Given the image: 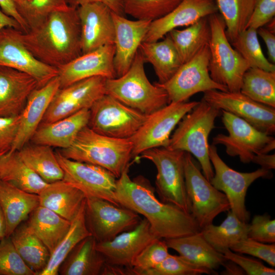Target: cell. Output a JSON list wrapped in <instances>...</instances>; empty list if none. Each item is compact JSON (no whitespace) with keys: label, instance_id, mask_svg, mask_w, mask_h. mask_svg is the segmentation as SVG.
<instances>
[{"label":"cell","instance_id":"cell-1","mask_svg":"<svg viewBox=\"0 0 275 275\" xmlns=\"http://www.w3.org/2000/svg\"><path fill=\"white\" fill-rule=\"evenodd\" d=\"M129 167L116 181L115 196L120 206L143 215L159 239L180 237L201 231L191 213L158 200L154 188L145 178L140 176L132 180L128 175Z\"/></svg>","mask_w":275,"mask_h":275},{"label":"cell","instance_id":"cell-2","mask_svg":"<svg viewBox=\"0 0 275 275\" xmlns=\"http://www.w3.org/2000/svg\"><path fill=\"white\" fill-rule=\"evenodd\" d=\"M20 37L37 59L57 69L82 54L77 8L52 12Z\"/></svg>","mask_w":275,"mask_h":275},{"label":"cell","instance_id":"cell-3","mask_svg":"<svg viewBox=\"0 0 275 275\" xmlns=\"http://www.w3.org/2000/svg\"><path fill=\"white\" fill-rule=\"evenodd\" d=\"M59 150L67 158L100 166L118 178L129 164L132 143L130 138L107 136L87 126L78 132L70 147Z\"/></svg>","mask_w":275,"mask_h":275},{"label":"cell","instance_id":"cell-4","mask_svg":"<svg viewBox=\"0 0 275 275\" xmlns=\"http://www.w3.org/2000/svg\"><path fill=\"white\" fill-rule=\"evenodd\" d=\"M145 60L139 51L123 75L106 79L105 94L146 115L170 103L166 91L156 83L151 84L144 69Z\"/></svg>","mask_w":275,"mask_h":275},{"label":"cell","instance_id":"cell-5","mask_svg":"<svg viewBox=\"0 0 275 275\" xmlns=\"http://www.w3.org/2000/svg\"><path fill=\"white\" fill-rule=\"evenodd\" d=\"M219 111L202 99L179 122L167 147L193 155L198 159L204 176L209 181L214 171L209 158L208 138L215 128V120Z\"/></svg>","mask_w":275,"mask_h":275},{"label":"cell","instance_id":"cell-6","mask_svg":"<svg viewBox=\"0 0 275 275\" xmlns=\"http://www.w3.org/2000/svg\"><path fill=\"white\" fill-rule=\"evenodd\" d=\"M208 19L210 29V75L214 81L226 86L228 91L239 92L243 75L250 66L231 45L222 17L215 13Z\"/></svg>","mask_w":275,"mask_h":275},{"label":"cell","instance_id":"cell-7","mask_svg":"<svg viewBox=\"0 0 275 275\" xmlns=\"http://www.w3.org/2000/svg\"><path fill=\"white\" fill-rule=\"evenodd\" d=\"M185 152L167 147H158L143 152L139 157L149 160L155 166L156 190L160 200L190 213V203L185 182Z\"/></svg>","mask_w":275,"mask_h":275},{"label":"cell","instance_id":"cell-8","mask_svg":"<svg viewBox=\"0 0 275 275\" xmlns=\"http://www.w3.org/2000/svg\"><path fill=\"white\" fill-rule=\"evenodd\" d=\"M184 176L186 193L190 203V213L201 229L212 224L219 214L230 210L225 194L211 184L202 173L191 154L186 152Z\"/></svg>","mask_w":275,"mask_h":275},{"label":"cell","instance_id":"cell-9","mask_svg":"<svg viewBox=\"0 0 275 275\" xmlns=\"http://www.w3.org/2000/svg\"><path fill=\"white\" fill-rule=\"evenodd\" d=\"M89 109L87 126L99 134L118 139L131 138L148 116L106 94Z\"/></svg>","mask_w":275,"mask_h":275},{"label":"cell","instance_id":"cell-10","mask_svg":"<svg viewBox=\"0 0 275 275\" xmlns=\"http://www.w3.org/2000/svg\"><path fill=\"white\" fill-rule=\"evenodd\" d=\"M222 112V122L228 135L222 133L213 138L212 144L223 145L231 156H238L244 163L251 162L254 156L268 153L275 148V139L259 131L243 119L226 111Z\"/></svg>","mask_w":275,"mask_h":275},{"label":"cell","instance_id":"cell-11","mask_svg":"<svg viewBox=\"0 0 275 275\" xmlns=\"http://www.w3.org/2000/svg\"><path fill=\"white\" fill-rule=\"evenodd\" d=\"M209 154L215 171L210 183L225 194L229 202L230 210L240 221L248 223L250 218V212L245 205L248 189L260 178H271L272 173L270 170L262 168L249 173L235 171L222 159L213 144L209 145Z\"/></svg>","mask_w":275,"mask_h":275},{"label":"cell","instance_id":"cell-12","mask_svg":"<svg viewBox=\"0 0 275 275\" xmlns=\"http://www.w3.org/2000/svg\"><path fill=\"white\" fill-rule=\"evenodd\" d=\"M200 101L171 102L148 115L136 132L130 138L132 158L154 148L167 147L171 134L182 118Z\"/></svg>","mask_w":275,"mask_h":275},{"label":"cell","instance_id":"cell-13","mask_svg":"<svg viewBox=\"0 0 275 275\" xmlns=\"http://www.w3.org/2000/svg\"><path fill=\"white\" fill-rule=\"evenodd\" d=\"M209 60L208 44L182 64L168 81L163 84L155 83L166 91L170 102H185L195 94L211 90L228 91L226 86L211 78L209 71Z\"/></svg>","mask_w":275,"mask_h":275},{"label":"cell","instance_id":"cell-14","mask_svg":"<svg viewBox=\"0 0 275 275\" xmlns=\"http://www.w3.org/2000/svg\"><path fill=\"white\" fill-rule=\"evenodd\" d=\"M85 218L87 228L97 242L109 241L133 229L142 219L130 209L94 197L86 198Z\"/></svg>","mask_w":275,"mask_h":275},{"label":"cell","instance_id":"cell-15","mask_svg":"<svg viewBox=\"0 0 275 275\" xmlns=\"http://www.w3.org/2000/svg\"><path fill=\"white\" fill-rule=\"evenodd\" d=\"M55 153L63 171V180L86 197L103 199L120 206L115 196L117 178L113 174L100 166L67 158L59 150Z\"/></svg>","mask_w":275,"mask_h":275},{"label":"cell","instance_id":"cell-16","mask_svg":"<svg viewBox=\"0 0 275 275\" xmlns=\"http://www.w3.org/2000/svg\"><path fill=\"white\" fill-rule=\"evenodd\" d=\"M202 99L243 119L259 131L269 135L275 132V108L255 101L240 91L211 90L204 92Z\"/></svg>","mask_w":275,"mask_h":275},{"label":"cell","instance_id":"cell-17","mask_svg":"<svg viewBox=\"0 0 275 275\" xmlns=\"http://www.w3.org/2000/svg\"><path fill=\"white\" fill-rule=\"evenodd\" d=\"M106 79L94 76L60 88L41 123L52 122L81 109H90L97 100L105 94Z\"/></svg>","mask_w":275,"mask_h":275},{"label":"cell","instance_id":"cell-18","mask_svg":"<svg viewBox=\"0 0 275 275\" xmlns=\"http://www.w3.org/2000/svg\"><path fill=\"white\" fill-rule=\"evenodd\" d=\"M21 31L11 27L0 30V65L24 72L33 77L39 88L58 76V69L37 59L22 43Z\"/></svg>","mask_w":275,"mask_h":275},{"label":"cell","instance_id":"cell-19","mask_svg":"<svg viewBox=\"0 0 275 275\" xmlns=\"http://www.w3.org/2000/svg\"><path fill=\"white\" fill-rule=\"evenodd\" d=\"M159 239L145 218L133 229L123 232L113 239L97 242L96 250L109 264L132 268L136 257L152 241Z\"/></svg>","mask_w":275,"mask_h":275},{"label":"cell","instance_id":"cell-20","mask_svg":"<svg viewBox=\"0 0 275 275\" xmlns=\"http://www.w3.org/2000/svg\"><path fill=\"white\" fill-rule=\"evenodd\" d=\"M114 44L82 53L58 69L60 88L94 76L117 77L114 67Z\"/></svg>","mask_w":275,"mask_h":275},{"label":"cell","instance_id":"cell-21","mask_svg":"<svg viewBox=\"0 0 275 275\" xmlns=\"http://www.w3.org/2000/svg\"><path fill=\"white\" fill-rule=\"evenodd\" d=\"M80 24L82 53L114 44L115 26L112 11L105 4L92 3L77 8Z\"/></svg>","mask_w":275,"mask_h":275},{"label":"cell","instance_id":"cell-22","mask_svg":"<svg viewBox=\"0 0 275 275\" xmlns=\"http://www.w3.org/2000/svg\"><path fill=\"white\" fill-rule=\"evenodd\" d=\"M115 26L114 67L117 77L130 68L151 21L130 20L112 12Z\"/></svg>","mask_w":275,"mask_h":275},{"label":"cell","instance_id":"cell-23","mask_svg":"<svg viewBox=\"0 0 275 275\" xmlns=\"http://www.w3.org/2000/svg\"><path fill=\"white\" fill-rule=\"evenodd\" d=\"M217 10L213 0H182L169 13L151 22L143 42L159 40L177 28L189 26Z\"/></svg>","mask_w":275,"mask_h":275},{"label":"cell","instance_id":"cell-24","mask_svg":"<svg viewBox=\"0 0 275 275\" xmlns=\"http://www.w3.org/2000/svg\"><path fill=\"white\" fill-rule=\"evenodd\" d=\"M37 88L38 82L32 76L0 65V117L19 116Z\"/></svg>","mask_w":275,"mask_h":275},{"label":"cell","instance_id":"cell-25","mask_svg":"<svg viewBox=\"0 0 275 275\" xmlns=\"http://www.w3.org/2000/svg\"><path fill=\"white\" fill-rule=\"evenodd\" d=\"M59 88L60 84L57 76L44 86L37 88L31 93L19 115L18 132L9 151H18L30 141Z\"/></svg>","mask_w":275,"mask_h":275},{"label":"cell","instance_id":"cell-26","mask_svg":"<svg viewBox=\"0 0 275 275\" xmlns=\"http://www.w3.org/2000/svg\"><path fill=\"white\" fill-rule=\"evenodd\" d=\"M90 109H81L55 121L41 123L30 142L65 149L71 146L78 132L88 124Z\"/></svg>","mask_w":275,"mask_h":275},{"label":"cell","instance_id":"cell-27","mask_svg":"<svg viewBox=\"0 0 275 275\" xmlns=\"http://www.w3.org/2000/svg\"><path fill=\"white\" fill-rule=\"evenodd\" d=\"M0 206L5 218L6 237H9L39 206V196L0 180Z\"/></svg>","mask_w":275,"mask_h":275},{"label":"cell","instance_id":"cell-28","mask_svg":"<svg viewBox=\"0 0 275 275\" xmlns=\"http://www.w3.org/2000/svg\"><path fill=\"white\" fill-rule=\"evenodd\" d=\"M169 248L198 266L211 271L227 261L203 237L201 231L180 237L164 239Z\"/></svg>","mask_w":275,"mask_h":275},{"label":"cell","instance_id":"cell-29","mask_svg":"<svg viewBox=\"0 0 275 275\" xmlns=\"http://www.w3.org/2000/svg\"><path fill=\"white\" fill-rule=\"evenodd\" d=\"M39 205L71 222L86 198L79 189L62 179L48 185L38 195Z\"/></svg>","mask_w":275,"mask_h":275},{"label":"cell","instance_id":"cell-30","mask_svg":"<svg viewBox=\"0 0 275 275\" xmlns=\"http://www.w3.org/2000/svg\"><path fill=\"white\" fill-rule=\"evenodd\" d=\"M96 243L95 239L92 235L81 240L61 264L59 274H101L106 262L103 256L96 250Z\"/></svg>","mask_w":275,"mask_h":275},{"label":"cell","instance_id":"cell-31","mask_svg":"<svg viewBox=\"0 0 275 275\" xmlns=\"http://www.w3.org/2000/svg\"><path fill=\"white\" fill-rule=\"evenodd\" d=\"M145 62L150 63L159 84L168 81L182 63L179 55L168 35L161 41L143 42L139 49Z\"/></svg>","mask_w":275,"mask_h":275},{"label":"cell","instance_id":"cell-32","mask_svg":"<svg viewBox=\"0 0 275 275\" xmlns=\"http://www.w3.org/2000/svg\"><path fill=\"white\" fill-rule=\"evenodd\" d=\"M0 180L37 195L48 184L23 161L17 151L0 156Z\"/></svg>","mask_w":275,"mask_h":275},{"label":"cell","instance_id":"cell-33","mask_svg":"<svg viewBox=\"0 0 275 275\" xmlns=\"http://www.w3.org/2000/svg\"><path fill=\"white\" fill-rule=\"evenodd\" d=\"M40 238L50 255L69 230L71 222L43 206H38L26 222Z\"/></svg>","mask_w":275,"mask_h":275},{"label":"cell","instance_id":"cell-34","mask_svg":"<svg viewBox=\"0 0 275 275\" xmlns=\"http://www.w3.org/2000/svg\"><path fill=\"white\" fill-rule=\"evenodd\" d=\"M9 237L26 264L39 275L50 257L44 244L26 222L20 224Z\"/></svg>","mask_w":275,"mask_h":275},{"label":"cell","instance_id":"cell-35","mask_svg":"<svg viewBox=\"0 0 275 275\" xmlns=\"http://www.w3.org/2000/svg\"><path fill=\"white\" fill-rule=\"evenodd\" d=\"M17 151L23 161L46 182L63 179V171L52 147L29 142Z\"/></svg>","mask_w":275,"mask_h":275},{"label":"cell","instance_id":"cell-36","mask_svg":"<svg viewBox=\"0 0 275 275\" xmlns=\"http://www.w3.org/2000/svg\"><path fill=\"white\" fill-rule=\"evenodd\" d=\"M168 35L183 64L208 44L210 29L207 17H203L183 30L174 29Z\"/></svg>","mask_w":275,"mask_h":275},{"label":"cell","instance_id":"cell-37","mask_svg":"<svg viewBox=\"0 0 275 275\" xmlns=\"http://www.w3.org/2000/svg\"><path fill=\"white\" fill-rule=\"evenodd\" d=\"M85 202L86 199L71 221L67 233L50 255L46 266L39 275L59 274L60 266L72 249L83 239L92 235L86 225Z\"/></svg>","mask_w":275,"mask_h":275},{"label":"cell","instance_id":"cell-38","mask_svg":"<svg viewBox=\"0 0 275 275\" xmlns=\"http://www.w3.org/2000/svg\"><path fill=\"white\" fill-rule=\"evenodd\" d=\"M248 227L249 224L240 221L230 210L226 218L219 226L211 224L200 231L209 243L221 253L248 237Z\"/></svg>","mask_w":275,"mask_h":275},{"label":"cell","instance_id":"cell-39","mask_svg":"<svg viewBox=\"0 0 275 275\" xmlns=\"http://www.w3.org/2000/svg\"><path fill=\"white\" fill-rule=\"evenodd\" d=\"M240 92L255 101L275 108V72L250 67L243 75Z\"/></svg>","mask_w":275,"mask_h":275},{"label":"cell","instance_id":"cell-40","mask_svg":"<svg viewBox=\"0 0 275 275\" xmlns=\"http://www.w3.org/2000/svg\"><path fill=\"white\" fill-rule=\"evenodd\" d=\"M255 0H216V5L226 25V35L231 42L248 28Z\"/></svg>","mask_w":275,"mask_h":275},{"label":"cell","instance_id":"cell-41","mask_svg":"<svg viewBox=\"0 0 275 275\" xmlns=\"http://www.w3.org/2000/svg\"><path fill=\"white\" fill-rule=\"evenodd\" d=\"M257 30L248 28L232 42L234 48L247 61L250 67L275 72L274 64L265 57L260 44Z\"/></svg>","mask_w":275,"mask_h":275},{"label":"cell","instance_id":"cell-42","mask_svg":"<svg viewBox=\"0 0 275 275\" xmlns=\"http://www.w3.org/2000/svg\"><path fill=\"white\" fill-rule=\"evenodd\" d=\"M182 0H122L124 14L152 21L174 9Z\"/></svg>","mask_w":275,"mask_h":275},{"label":"cell","instance_id":"cell-43","mask_svg":"<svg viewBox=\"0 0 275 275\" xmlns=\"http://www.w3.org/2000/svg\"><path fill=\"white\" fill-rule=\"evenodd\" d=\"M212 271L193 264L181 256L169 254L155 267L142 272L141 275H198Z\"/></svg>","mask_w":275,"mask_h":275},{"label":"cell","instance_id":"cell-44","mask_svg":"<svg viewBox=\"0 0 275 275\" xmlns=\"http://www.w3.org/2000/svg\"><path fill=\"white\" fill-rule=\"evenodd\" d=\"M0 275H37L23 260L10 237L0 240Z\"/></svg>","mask_w":275,"mask_h":275},{"label":"cell","instance_id":"cell-45","mask_svg":"<svg viewBox=\"0 0 275 275\" xmlns=\"http://www.w3.org/2000/svg\"><path fill=\"white\" fill-rule=\"evenodd\" d=\"M68 0H30L20 12L29 29L42 21L50 13L70 8Z\"/></svg>","mask_w":275,"mask_h":275},{"label":"cell","instance_id":"cell-46","mask_svg":"<svg viewBox=\"0 0 275 275\" xmlns=\"http://www.w3.org/2000/svg\"><path fill=\"white\" fill-rule=\"evenodd\" d=\"M164 240L157 239L147 245L136 257L133 264V275H141L147 270L155 267L169 255Z\"/></svg>","mask_w":275,"mask_h":275},{"label":"cell","instance_id":"cell-47","mask_svg":"<svg viewBox=\"0 0 275 275\" xmlns=\"http://www.w3.org/2000/svg\"><path fill=\"white\" fill-rule=\"evenodd\" d=\"M239 254H245L257 257L272 267L275 266V244L262 243L249 237L245 238L230 249Z\"/></svg>","mask_w":275,"mask_h":275},{"label":"cell","instance_id":"cell-48","mask_svg":"<svg viewBox=\"0 0 275 275\" xmlns=\"http://www.w3.org/2000/svg\"><path fill=\"white\" fill-rule=\"evenodd\" d=\"M248 237L262 242H275V221L268 215H255L249 224Z\"/></svg>","mask_w":275,"mask_h":275},{"label":"cell","instance_id":"cell-49","mask_svg":"<svg viewBox=\"0 0 275 275\" xmlns=\"http://www.w3.org/2000/svg\"><path fill=\"white\" fill-rule=\"evenodd\" d=\"M221 253L227 260L239 266L247 274L274 275L273 268L265 266L261 262L233 253L230 249L223 251Z\"/></svg>","mask_w":275,"mask_h":275},{"label":"cell","instance_id":"cell-50","mask_svg":"<svg viewBox=\"0 0 275 275\" xmlns=\"http://www.w3.org/2000/svg\"><path fill=\"white\" fill-rule=\"evenodd\" d=\"M20 116L0 117V153L9 152L16 139Z\"/></svg>","mask_w":275,"mask_h":275},{"label":"cell","instance_id":"cell-51","mask_svg":"<svg viewBox=\"0 0 275 275\" xmlns=\"http://www.w3.org/2000/svg\"><path fill=\"white\" fill-rule=\"evenodd\" d=\"M274 15L275 0H255L248 28L257 30L272 19Z\"/></svg>","mask_w":275,"mask_h":275},{"label":"cell","instance_id":"cell-52","mask_svg":"<svg viewBox=\"0 0 275 275\" xmlns=\"http://www.w3.org/2000/svg\"><path fill=\"white\" fill-rule=\"evenodd\" d=\"M68 2L69 6L74 8L87 4L99 2L106 5L115 13L123 16L124 14L122 0H68Z\"/></svg>","mask_w":275,"mask_h":275},{"label":"cell","instance_id":"cell-53","mask_svg":"<svg viewBox=\"0 0 275 275\" xmlns=\"http://www.w3.org/2000/svg\"><path fill=\"white\" fill-rule=\"evenodd\" d=\"M0 7L5 13L13 17L18 22L22 32L26 33L29 31L27 24L17 11L12 0H0Z\"/></svg>","mask_w":275,"mask_h":275},{"label":"cell","instance_id":"cell-54","mask_svg":"<svg viewBox=\"0 0 275 275\" xmlns=\"http://www.w3.org/2000/svg\"><path fill=\"white\" fill-rule=\"evenodd\" d=\"M257 34L262 38L266 44L268 59L273 64L275 63V35L263 26L257 29Z\"/></svg>","mask_w":275,"mask_h":275},{"label":"cell","instance_id":"cell-55","mask_svg":"<svg viewBox=\"0 0 275 275\" xmlns=\"http://www.w3.org/2000/svg\"><path fill=\"white\" fill-rule=\"evenodd\" d=\"M252 162L260 165L262 168L271 170L275 168V154H257L254 156Z\"/></svg>","mask_w":275,"mask_h":275},{"label":"cell","instance_id":"cell-56","mask_svg":"<svg viewBox=\"0 0 275 275\" xmlns=\"http://www.w3.org/2000/svg\"><path fill=\"white\" fill-rule=\"evenodd\" d=\"M6 27H11L22 31L18 22L0 9V30Z\"/></svg>","mask_w":275,"mask_h":275},{"label":"cell","instance_id":"cell-57","mask_svg":"<svg viewBox=\"0 0 275 275\" xmlns=\"http://www.w3.org/2000/svg\"><path fill=\"white\" fill-rule=\"evenodd\" d=\"M6 237V222L2 209L0 206V240Z\"/></svg>","mask_w":275,"mask_h":275},{"label":"cell","instance_id":"cell-58","mask_svg":"<svg viewBox=\"0 0 275 275\" xmlns=\"http://www.w3.org/2000/svg\"><path fill=\"white\" fill-rule=\"evenodd\" d=\"M230 262L227 264H225L224 263L223 265H225L226 266V272L228 273L227 274H238L237 273L240 272V269L239 268H238V266H237V264L234 263V262L228 260Z\"/></svg>","mask_w":275,"mask_h":275},{"label":"cell","instance_id":"cell-59","mask_svg":"<svg viewBox=\"0 0 275 275\" xmlns=\"http://www.w3.org/2000/svg\"><path fill=\"white\" fill-rule=\"evenodd\" d=\"M17 11L20 12L28 5L30 0H12Z\"/></svg>","mask_w":275,"mask_h":275},{"label":"cell","instance_id":"cell-60","mask_svg":"<svg viewBox=\"0 0 275 275\" xmlns=\"http://www.w3.org/2000/svg\"><path fill=\"white\" fill-rule=\"evenodd\" d=\"M266 24H267V27L266 29L271 32L274 33V18H273L270 21H269Z\"/></svg>","mask_w":275,"mask_h":275},{"label":"cell","instance_id":"cell-61","mask_svg":"<svg viewBox=\"0 0 275 275\" xmlns=\"http://www.w3.org/2000/svg\"><path fill=\"white\" fill-rule=\"evenodd\" d=\"M3 154H4V153H0V156L2 155H3Z\"/></svg>","mask_w":275,"mask_h":275}]
</instances>
